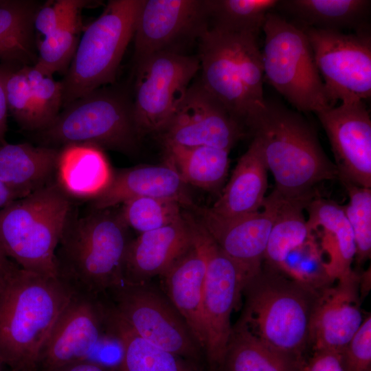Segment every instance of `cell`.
I'll return each instance as SVG.
<instances>
[{"mask_svg": "<svg viewBox=\"0 0 371 371\" xmlns=\"http://www.w3.org/2000/svg\"><path fill=\"white\" fill-rule=\"evenodd\" d=\"M41 3L30 0L0 1V60L34 65L37 42L34 19Z\"/></svg>", "mask_w": 371, "mask_h": 371, "instance_id": "obj_29", "label": "cell"}, {"mask_svg": "<svg viewBox=\"0 0 371 371\" xmlns=\"http://www.w3.org/2000/svg\"><path fill=\"white\" fill-rule=\"evenodd\" d=\"M81 27L79 15L38 41L34 65L51 76L56 72L65 75L76 52Z\"/></svg>", "mask_w": 371, "mask_h": 371, "instance_id": "obj_35", "label": "cell"}, {"mask_svg": "<svg viewBox=\"0 0 371 371\" xmlns=\"http://www.w3.org/2000/svg\"><path fill=\"white\" fill-rule=\"evenodd\" d=\"M344 371L371 369V316L369 314L341 352Z\"/></svg>", "mask_w": 371, "mask_h": 371, "instance_id": "obj_41", "label": "cell"}, {"mask_svg": "<svg viewBox=\"0 0 371 371\" xmlns=\"http://www.w3.org/2000/svg\"><path fill=\"white\" fill-rule=\"evenodd\" d=\"M278 271L317 292L335 282L328 273L323 253L312 232L287 254Z\"/></svg>", "mask_w": 371, "mask_h": 371, "instance_id": "obj_34", "label": "cell"}, {"mask_svg": "<svg viewBox=\"0 0 371 371\" xmlns=\"http://www.w3.org/2000/svg\"><path fill=\"white\" fill-rule=\"evenodd\" d=\"M370 5L368 0H282L276 8L300 27L357 32L368 30Z\"/></svg>", "mask_w": 371, "mask_h": 371, "instance_id": "obj_28", "label": "cell"}, {"mask_svg": "<svg viewBox=\"0 0 371 371\" xmlns=\"http://www.w3.org/2000/svg\"><path fill=\"white\" fill-rule=\"evenodd\" d=\"M304 365V364H303ZM295 371H303V367L301 368H299L297 370H295Z\"/></svg>", "mask_w": 371, "mask_h": 371, "instance_id": "obj_48", "label": "cell"}, {"mask_svg": "<svg viewBox=\"0 0 371 371\" xmlns=\"http://www.w3.org/2000/svg\"><path fill=\"white\" fill-rule=\"evenodd\" d=\"M136 65L133 111L141 136L160 134L172 118L200 69L197 56L173 52L152 54Z\"/></svg>", "mask_w": 371, "mask_h": 371, "instance_id": "obj_11", "label": "cell"}, {"mask_svg": "<svg viewBox=\"0 0 371 371\" xmlns=\"http://www.w3.org/2000/svg\"><path fill=\"white\" fill-rule=\"evenodd\" d=\"M56 174L57 182L69 196L93 199L107 188L113 172L103 149L72 144L60 149Z\"/></svg>", "mask_w": 371, "mask_h": 371, "instance_id": "obj_26", "label": "cell"}, {"mask_svg": "<svg viewBox=\"0 0 371 371\" xmlns=\"http://www.w3.org/2000/svg\"><path fill=\"white\" fill-rule=\"evenodd\" d=\"M5 65L0 64V143L5 142V135L8 129V106L4 90Z\"/></svg>", "mask_w": 371, "mask_h": 371, "instance_id": "obj_43", "label": "cell"}, {"mask_svg": "<svg viewBox=\"0 0 371 371\" xmlns=\"http://www.w3.org/2000/svg\"><path fill=\"white\" fill-rule=\"evenodd\" d=\"M3 64L4 90L8 111L23 129L39 131L40 126L25 65Z\"/></svg>", "mask_w": 371, "mask_h": 371, "instance_id": "obj_38", "label": "cell"}, {"mask_svg": "<svg viewBox=\"0 0 371 371\" xmlns=\"http://www.w3.org/2000/svg\"><path fill=\"white\" fill-rule=\"evenodd\" d=\"M197 221L210 236L240 269L245 282L262 269L274 218V204L267 196L262 212L225 217L208 207H193Z\"/></svg>", "mask_w": 371, "mask_h": 371, "instance_id": "obj_18", "label": "cell"}, {"mask_svg": "<svg viewBox=\"0 0 371 371\" xmlns=\"http://www.w3.org/2000/svg\"><path fill=\"white\" fill-rule=\"evenodd\" d=\"M0 371H8L1 362H0Z\"/></svg>", "mask_w": 371, "mask_h": 371, "instance_id": "obj_47", "label": "cell"}, {"mask_svg": "<svg viewBox=\"0 0 371 371\" xmlns=\"http://www.w3.org/2000/svg\"><path fill=\"white\" fill-rule=\"evenodd\" d=\"M107 335L121 350L117 371H203L191 361L166 351L135 333L104 302Z\"/></svg>", "mask_w": 371, "mask_h": 371, "instance_id": "obj_27", "label": "cell"}, {"mask_svg": "<svg viewBox=\"0 0 371 371\" xmlns=\"http://www.w3.org/2000/svg\"><path fill=\"white\" fill-rule=\"evenodd\" d=\"M16 199V196L0 181V210Z\"/></svg>", "mask_w": 371, "mask_h": 371, "instance_id": "obj_45", "label": "cell"}, {"mask_svg": "<svg viewBox=\"0 0 371 371\" xmlns=\"http://www.w3.org/2000/svg\"><path fill=\"white\" fill-rule=\"evenodd\" d=\"M128 227L120 211L70 217L56 251L57 278L74 293L100 296L123 282Z\"/></svg>", "mask_w": 371, "mask_h": 371, "instance_id": "obj_3", "label": "cell"}, {"mask_svg": "<svg viewBox=\"0 0 371 371\" xmlns=\"http://www.w3.org/2000/svg\"><path fill=\"white\" fill-rule=\"evenodd\" d=\"M53 371H117L116 368L91 361L70 363Z\"/></svg>", "mask_w": 371, "mask_h": 371, "instance_id": "obj_44", "label": "cell"}, {"mask_svg": "<svg viewBox=\"0 0 371 371\" xmlns=\"http://www.w3.org/2000/svg\"><path fill=\"white\" fill-rule=\"evenodd\" d=\"M349 201L343 206L352 229L358 264H363L371 254V188H363L349 182H342Z\"/></svg>", "mask_w": 371, "mask_h": 371, "instance_id": "obj_37", "label": "cell"}, {"mask_svg": "<svg viewBox=\"0 0 371 371\" xmlns=\"http://www.w3.org/2000/svg\"><path fill=\"white\" fill-rule=\"evenodd\" d=\"M43 146L92 144L126 155L135 153L142 137L133 99L124 91L100 87L63 107L56 119L37 132Z\"/></svg>", "mask_w": 371, "mask_h": 371, "instance_id": "obj_7", "label": "cell"}, {"mask_svg": "<svg viewBox=\"0 0 371 371\" xmlns=\"http://www.w3.org/2000/svg\"><path fill=\"white\" fill-rule=\"evenodd\" d=\"M179 201L159 197H137L122 204L120 216L128 228L144 233L166 226L183 215Z\"/></svg>", "mask_w": 371, "mask_h": 371, "instance_id": "obj_36", "label": "cell"}, {"mask_svg": "<svg viewBox=\"0 0 371 371\" xmlns=\"http://www.w3.org/2000/svg\"><path fill=\"white\" fill-rule=\"evenodd\" d=\"M331 145L338 177L371 188V120L363 100L341 102L316 113Z\"/></svg>", "mask_w": 371, "mask_h": 371, "instance_id": "obj_17", "label": "cell"}, {"mask_svg": "<svg viewBox=\"0 0 371 371\" xmlns=\"http://www.w3.org/2000/svg\"><path fill=\"white\" fill-rule=\"evenodd\" d=\"M304 362L274 350L237 322L218 371H295Z\"/></svg>", "mask_w": 371, "mask_h": 371, "instance_id": "obj_30", "label": "cell"}, {"mask_svg": "<svg viewBox=\"0 0 371 371\" xmlns=\"http://www.w3.org/2000/svg\"><path fill=\"white\" fill-rule=\"evenodd\" d=\"M16 265L4 253L0 246V280L3 278Z\"/></svg>", "mask_w": 371, "mask_h": 371, "instance_id": "obj_46", "label": "cell"}, {"mask_svg": "<svg viewBox=\"0 0 371 371\" xmlns=\"http://www.w3.org/2000/svg\"><path fill=\"white\" fill-rule=\"evenodd\" d=\"M359 274L353 271L319 292L310 322L313 351H341L363 320Z\"/></svg>", "mask_w": 371, "mask_h": 371, "instance_id": "obj_19", "label": "cell"}, {"mask_svg": "<svg viewBox=\"0 0 371 371\" xmlns=\"http://www.w3.org/2000/svg\"><path fill=\"white\" fill-rule=\"evenodd\" d=\"M245 128L258 144L273 176L274 190L283 196L311 200L316 196L314 188L317 183L338 177L335 164L301 113L265 99Z\"/></svg>", "mask_w": 371, "mask_h": 371, "instance_id": "obj_1", "label": "cell"}, {"mask_svg": "<svg viewBox=\"0 0 371 371\" xmlns=\"http://www.w3.org/2000/svg\"><path fill=\"white\" fill-rule=\"evenodd\" d=\"M208 27L205 0H142L133 36L135 64L158 52L181 53L179 44L198 40Z\"/></svg>", "mask_w": 371, "mask_h": 371, "instance_id": "obj_15", "label": "cell"}, {"mask_svg": "<svg viewBox=\"0 0 371 371\" xmlns=\"http://www.w3.org/2000/svg\"><path fill=\"white\" fill-rule=\"evenodd\" d=\"M104 304L100 296L73 293L38 355L36 371H53L82 361L100 363Z\"/></svg>", "mask_w": 371, "mask_h": 371, "instance_id": "obj_14", "label": "cell"}, {"mask_svg": "<svg viewBox=\"0 0 371 371\" xmlns=\"http://www.w3.org/2000/svg\"><path fill=\"white\" fill-rule=\"evenodd\" d=\"M164 146L166 159L186 184L216 190L224 183L229 168V151L207 146Z\"/></svg>", "mask_w": 371, "mask_h": 371, "instance_id": "obj_32", "label": "cell"}, {"mask_svg": "<svg viewBox=\"0 0 371 371\" xmlns=\"http://www.w3.org/2000/svg\"><path fill=\"white\" fill-rule=\"evenodd\" d=\"M1 1V0H0Z\"/></svg>", "mask_w": 371, "mask_h": 371, "instance_id": "obj_50", "label": "cell"}, {"mask_svg": "<svg viewBox=\"0 0 371 371\" xmlns=\"http://www.w3.org/2000/svg\"><path fill=\"white\" fill-rule=\"evenodd\" d=\"M209 27L259 36L266 16L279 0H205Z\"/></svg>", "mask_w": 371, "mask_h": 371, "instance_id": "obj_33", "label": "cell"}, {"mask_svg": "<svg viewBox=\"0 0 371 371\" xmlns=\"http://www.w3.org/2000/svg\"><path fill=\"white\" fill-rule=\"evenodd\" d=\"M247 132L200 81L190 85L159 134L164 145L207 146L227 151Z\"/></svg>", "mask_w": 371, "mask_h": 371, "instance_id": "obj_16", "label": "cell"}, {"mask_svg": "<svg viewBox=\"0 0 371 371\" xmlns=\"http://www.w3.org/2000/svg\"><path fill=\"white\" fill-rule=\"evenodd\" d=\"M367 371H371V369H369V370H367Z\"/></svg>", "mask_w": 371, "mask_h": 371, "instance_id": "obj_49", "label": "cell"}, {"mask_svg": "<svg viewBox=\"0 0 371 371\" xmlns=\"http://www.w3.org/2000/svg\"><path fill=\"white\" fill-rule=\"evenodd\" d=\"M242 295L245 305L238 322L274 350L304 361L319 292L262 265L245 282Z\"/></svg>", "mask_w": 371, "mask_h": 371, "instance_id": "obj_4", "label": "cell"}, {"mask_svg": "<svg viewBox=\"0 0 371 371\" xmlns=\"http://www.w3.org/2000/svg\"><path fill=\"white\" fill-rule=\"evenodd\" d=\"M60 149L28 143H0V181L19 199L53 180Z\"/></svg>", "mask_w": 371, "mask_h": 371, "instance_id": "obj_24", "label": "cell"}, {"mask_svg": "<svg viewBox=\"0 0 371 371\" xmlns=\"http://www.w3.org/2000/svg\"><path fill=\"white\" fill-rule=\"evenodd\" d=\"M268 169L260 147L253 139L240 157L222 193L211 207L225 217L257 212L262 207L267 189Z\"/></svg>", "mask_w": 371, "mask_h": 371, "instance_id": "obj_25", "label": "cell"}, {"mask_svg": "<svg viewBox=\"0 0 371 371\" xmlns=\"http://www.w3.org/2000/svg\"><path fill=\"white\" fill-rule=\"evenodd\" d=\"M303 371H344L341 354L330 350L313 351L309 360L304 361Z\"/></svg>", "mask_w": 371, "mask_h": 371, "instance_id": "obj_42", "label": "cell"}, {"mask_svg": "<svg viewBox=\"0 0 371 371\" xmlns=\"http://www.w3.org/2000/svg\"><path fill=\"white\" fill-rule=\"evenodd\" d=\"M196 225L206 258L203 292L204 353L208 370L218 371L232 331L231 315L242 296L244 279L238 267L197 219Z\"/></svg>", "mask_w": 371, "mask_h": 371, "instance_id": "obj_13", "label": "cell"}, {"mask_svg": "<svg viewBox=\"0 0 371 371\" xmlns=\"http://www.w3.org/2000/svg\"><path fill=\"white\" fill-rule=\"evenodd\" d=\"M258 36L211 27L198 39L202 86L246 130L264 104V71ZM247 131V130H246Z\"/></svg>", "mask_w": 371, "mask_h": 371, "instance_id": "obj_5", "label": "cell"}, {"mask_svg": "<svg viewBox=\"0 0 371 371\" xmlns=\"http://www.w3.org/2000/svg\"><path fill=\"white\" fill-rule=\"evenodd\" d=\"M137 197L175 199L193 207L186 183L167 159L164 164L139 166L113 174L107 188L92 199V210H105Z\"/></svg>", "mask_w": 371, "mask_h": 371, "instance_id": "obj_21", "label": "cell"}, {"mask_svg": "<svg viewBox=\"0 0 371 371\" xmlns=\"http://www.w3.org/2000/svg\"><path fill=\"white\" fill-rule=\"evenodd\" d=\"M305 210L309 232L318 241L330 278L336 281L351 273L356 247L343 206L316 196Z\"/></svg>", "mask_w": 371, "mask_h": 371, "instance_id": "obj_23", "label": "cell"}, {"mask_svg": "<svg viewBox=\"0 0 371 371\" xmlns=\"http://www.w3.org/2000/svg\"><path fill=\"white\" fill-rule=\"evenodd\" d=\"M193 240V216L185 213L166 226L141 233L128 244L122 283L143 284L162 276L190 247Z\"/></svg>", "mask_w": 371, "mask_h": 371, "instance_id": "obj_20", "label": "cell"}, {"mask_svg": "<svg viewBox=\"0 0 371 371\" xmlns=\"http://www.w3.org/2000/svg\"><path fill=\"white\" fill-rule=\"evenodd\" d=\"M262 30L264 76L271 86L300 112L331 107L305 32L272 11Z\"/></svg>", "mask_w": 371, "mask_h": 371, "instance_id": "obj_9", "label": "cell"}, {"mask_svg": "<svg viewBox=\"0 0 371 371\" xmlns=\"http://www.w3.org/2000/svg\"><path fill=\"white\" fill-rule=\"evenodd\" d=\"M69 197L53 180L0 210V246L21 269L57 278L56 251L70 217Z\"/></svg>", "mask_w": 371, "mask_h": 371, "instance_id": "obj_6", "label": "cell"}, {"mask_svg": "<svg viewBox=\"0 0 371 371\" xmlns=\"http://www.w3.org/2000/svg\"><path fill=\"white\" fill-rule=\"evenodd\" d=\"M73 293L58 278L16 264L0 280V362L8 371H36L40 351Z\"/></svg>", "mask_w": 371, "mask_h": 371, "instance_id": "obj_2", "label": "cell"}, {"mask_svg": "<svg viewBox=\"0 0 371 371\" xmlns=\"http://www.w3.org/2000/svg\"><path fill=\"white\" fill-rule=\"evenodd\" d=\"M101 296L138 335L203 369V349L162 289L149 282L122 283Z\"/></svg>", "mask_w": 371, "mask_h": 371, "instance_id": "obj_10", "label": "cell"}, {"mask_svg": "<svg viewBox=\"0 0 371 371\" xmlns=\"http://www.w3.org/2000/svg\"><path fill=\"white\" fill-rule=\"evenodd\" d=\"M95 1L56 0L41 4L34 19L35 32L45 36L80 15L83 8L97 4Z\"/></svg>", "mask_w": 371, "mask_h": 371, "instance_id": "obj_40", "label": "cell"}, {"mask_svg": "<svg viewBox=\"0 0 371 371\" xmlns=\"http://www.w3.org/2000/svg\"><path fill=\"white\" fill-rule=\"evenodd\" d=\"M142 0H111L84 30L70 65L60 81L63 108L115 81L126 47L133 38Z\"/></svg>", "mask_w": 371, "mask_h": 371, "instance_id": "obj_8", "label": "cell"}, {"mask_svg": "<svg viewBox=\"0 0 371 371\" xmlns=\"http://www.w3.org/2000/svg\"><path fill=\"white\" fill-rule=\"evenodd\" d=\"M190 247L161 276L163 291L183 317L204 351L203 292L206 258L193 218Z\"/></svg>", "mask_w": 371, "mask_h": 371, "instance_id": "obj_22", "label": "cell"}, {"mask_svg": "<svg viewBox=\"0 0 371 371\" xmlns=\"http://www.w3.org/2000/svg\"><path fill=\"white\" fill-rule=\"evenodd\" d=\"M300 28L309 41L331 106H335L338 100L370 99V31L344 34L336 30Z\"/></svg>", "mask_w": 371, "mask_h": 371, "instance_id": "obj_12", "label": "cell"}, {"mask_svg": "<svg viewBox=\"0 0 371 371\" xmlns=\"http://www.w3.org/2000/svg\"><path fill=\"white\" fill-rule=\"evenodd\" d=\"M25 70L41 131L56 119L63 106L62 83L34 65H25Z\"/></svg>", "mask_w": 371, "mask_h": 371, "instance_id": "obj_39", "label": "cell"}, {"mask_svg": "<svg viewBox=\"0 0 371 371\" xmlns=\"http://www.w3.org/2000/svg\"><path fill=\"white\" fill-rule=\"evenodd\" d=\"M269 195L274 204V218L263 263L278 271L287 254L311 234L304 211L311 200L286 198L276 190Z\"/></svg>", "mask_w": 371, "mask_h": 371, "instance_id": "obj_31", "label": "cell"}]
</instances>
